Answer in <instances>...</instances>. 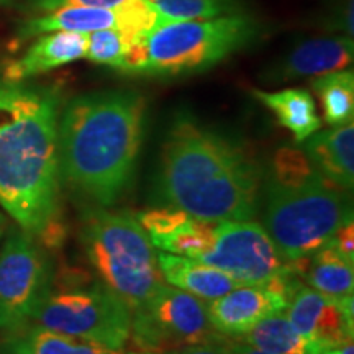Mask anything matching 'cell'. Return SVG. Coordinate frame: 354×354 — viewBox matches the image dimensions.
Returning a JSON list of instances; mask_svg holds the SVG:
<instances>
[{
  "mask_svg": "<svg viewBox=\"0 0 354 354\" xmlns=\"http://www.w3.org/2000/svg\"><path fill=\"white\" fill-rule=\"evenodd\" d=\"M127 354H156V353H148V351H131V353H127Z\"/></svg>",
  "mask_w": 354,
  "mask_h": 354,
  "instance_id": "obj_33",
  "label": "cell"
},
{
  "mask_svg": "<svg viewBox=\"0 0 354 354\" xmlns=\"http://www.w3.org/2000/svg\"><path fill=\"white\" fill-rule=\"evenodd\" d=\"M353 295L333 297L302 286L290 299L284 315L305 338L320 346H328L353 339Z\"/></svg>",
  "mask_w": 354,
  "mask_h": 354,
  "instance_id": "obj_13",
  "label": "cell"
},
{
  "mask_svg": "<svg viewBox=\"0 0 354 354\" xmlns=\"http://www.w3.org/2000/svg\"><path fill=\"white\" fill-rule=\"evenodd\" d=\"M28 325L110 349L130 339L131 308L97 277L71 272L57 281Z\"/></svg>",
  "mask_w": 354,
  "mask_h": 354,
  "instance_id": "obj_7",
  "label": "cell"
},
{
  "mask_svg": "<svg viewBox=\"0 0 354 354\" xmlns=\"http://www.w3.org/2000/svg\"><path fill=\"white\" fill-rule=\"evenodd\" d=\"M312 91L320 100L323 120L330 127H342L354 118V73L342 69L313 77Z\"/></svg>",
  "mask_w": 354,
  "mask_h": 354,
  "instance_id": "obj_23",
  "label": "cell"
},
{
  "mask_svg": "<svg viewBox=\"0 0 354 354\" xmlns=\"http://www.w3.org/2000/svg\"><path fill=\"white\" fill-rule=\"evenodd\" d=\"M300 279L322 294L343 297L353 295L354 264L338 254L333 248L325 246L307 258L297 259Z\"/></svg>",
  "mask_w": 354,
  "mask_h": 354,
  "instance_id": "obj_21",
  "label": "cell"
},
{
  "mask_svg": "<svg viewBox=\"0 0 354 354\" xmlns=\"http://www.w3.org/2000/svg\"><path fill=\"white\" fill-rule=\"evenodd\" d=\"M198 261L236 279L241 286L264 284L290 271L268 232L253 220H221L210 250Z\"/></svg>",
  "mask_w": 354,
  "mask_h": 354,
  "instance_id": "obj_10",
  "label": "cell"
},
{
  "mask_svg": "<svg viewBox=\"0 0 354 354\" xmlns=\"http://www.w3.org/2000/svg\"><path fill=\"white\" fill-rule=\"evenodd\" d=\"M165 21L207 20L233 15L240 10L236 0H146Z\"/></svg>",
  "mask_w": 354,
  "mask_h": 354,
  "instance_id": "obj_24",
  "label": "cell"
},
{
  "mask_svg": "<svg viewBox=\"0 0 354 354\" xmlns=\"http://www.w3.org/2000/svg\"><path fill=\"white\" fill-rule=\"evenodd\" d=\"M263 227L287 263L307 258L328 245L351 214L343 189L318 174L302 148L284 146L264 172Z\"/></svg>",
  "mask_w": 354,
  "mask_h": 354,
  "instance_id": "obj_4",
  "label": "cell"
},
{
  "mask_svg": "<svg viewBox=\"0 0 354 354\" xmlns=\"http://www.w3.org/2000/svg\"><path fill=\"white\" fill-rule=\"evenodd\" d=\"M162 20L146 0H127L117 7H63L35 17L21 25L19 38L28 39L53 32L91 33L104 28H120L138 39L156 28Z\"/></svg>",
  "mask_w": 354,
  "mask_h": 354,
  "instance_id": "obj_12",
  "label": "cell"
},
{
  "mask_svg": "<svg viewBox=\"0 0 354 354\" xmlns=\"http://www.w3.org/2000/svg\"><path fill=\"white\" fill-rule=\"evenodd\" d=\"M223 351L225 354H272L268 351H263V349L251 346V344H246L240 342V339H232L225 338L223 339Z\"/></svg>",
  "mask_w": 354,
  "mask_h": 354,
  "instance_id": "obj_30",
  "label": "cell"
},
{
  "mask_svg": "<svg viewBox=\"0 0 354 354\" xmlns=\"http://www.w3.org/2000/svg\"><path fill=\"white\" fill-rule=\"evenodd\" d=\"M8 2V0H0V3H7Z\"/></svg>",
  "mask_w": 354,
  "mask_h": 354,
  "instance_id": "obj_34",
  "label": "cell"
},
{
  "mask_svg": "<svg viewBox=\"0 0 354 354\" xmlns=\"http://www.w3.org/2000/svg\"><path fill=\"white\" fill-rule=\"evenodd\" d=\"M133 41L135 39L120 28L95 30V32L87 33L86 57L95 64L117 69Z\"/></svg>",
  "mask_w": 354,
  "mask_h": 354,
  "instance_id": "obj_25",
  "label": "cell"
},
{
  "mask_svg": "<svg viewBox=\"0 0 354 354\" xmlns=\"http://www.w3.org/2000/svg\"><path fill=\"white\" fill-rule=\"evenodd\" d=\"M354 59L353 38L322 37L304 39L282 55L263 74L268 84H282L300 79H313L335 71L348 69Z\"/></svg>",
  "mask_w": 354,
  "mask_h": 354,
  "instance_id": "obj_14",
  "label": "cell"
},
{
  "mask_svg": "<svg viewBox=\"0 0 354 354\" xmlns=\"http://www.w3.org/2000/svg\"><path fill=\"white\" fill-rule=\"evenodd\" d=\"M261 25L245 13L207 20L165 21L128 48L118 73L180 77L203 73L253 44Z\"/></svg>",
  "mask_w": 354,
  "mask_h": 354,
  "instance_id": "obj_5",
  "label": "cell"
},
{
  "mask_svg": "<svg viewBox=\"0 0 354 354\" xmlns=\"http://www.w3.org/2000/svg\"><path fill=\"white\" fill-rule=\"evenodd\" d=\"M220 338L223 336L212 326L205 302L169 284L131 310L130 339L140 351L165 354Z\"/></svg>",
  "mask_w": 354,
  "mask_h": 354,
  "instance_id": "obj_9",
  "label": "cell"
},
{
  "mask_svg": "<svg viewBox=\"0 0 354 354\" xmlns=\"http://www.w3.org/2000/svg\"><path fill=\"white\" fill-rule=\"evenodd\" d=\"M302 151L318 174L343 190L354 184V125L315 131L302 141Z\"/></svg>",
  "mask_w": 354,
  "mask_h": 354,
  "instance_id": "obj_17",
  "label": "cell"
},
{
  "mask_svg": "<svg viewBox=\"0 0 354 354\" xmlns=\"http://www.w3.org/2000/svg\"><path fill=\"white\" fill-rule=\"evenodd\" d=\"M158 264L167 284L210 302L241 286L236 279L202 261L158 251Z\"/></svg>",
  "mask_w": 354,
  "mask_h": 354,
  "instance_id": "obj_18",
  "label": "cell"
},
{
  "mask_svg": "<svg viewBox=\"0 0 354 354\" xmlns=\"http://www.w3.org/2000/svg\"><path fill=\"white\" fill-rule=\"evenodd\" d=\"M302 286V279L290 268L289 272L264 284L238 286L221 297L205 302L207 315L216 333L240 339L263 318L284 312Z\"/></svg>",
  "mask_w": 354,
  "mask_h": 354,
  "instance_id": "obj_11",
  "label": "cell"
},
{
  "mask_svg": "<svg viewBox=\"0 0 354 354\" xmlns=\"http://www.w3.org/2000/svg\"><path fill=\"white\" fill-rule=\"evenodd\" d=\"M253 95L276 115L279 125L287 128L299 143L322 128V118L318 117L315 102L307 88L290 87L277 92L254 88Z\"/></svg>",
  "mask_w": 354,
  "mask_h": 354,
  "instance_id": "obj_19",
  "label": "cell"
},
{
  "mask_svg": "<svg viewBox=\"0 0 354 354\" xmlns=\"http://www.w3.org/2000/svg\"><path fill=\"white\" fill-rule=\"evenodd\" d=\"M159 251L198 259L210 250L218 221L202 220L172 207H158L135 215Z\"/></svg>",
  "mask_w": 354,
  "mask_h": 354,
  "instance_id": "obj_15",
  "label": "cell"
},
{
  "mask_svg": "<svg viewBox=\"0 0 354 354\" xmlns=\"http://www.w3.org/2000/svg\"><path fill=\"white\" fill-rule=\"evenodd\" d=\"M3 354H125L123 349H110L99 344L73 338V336L55 333L37 325L6 333L0 343Z\"/></svg>",
  "mask_w": 354,
  "mask_h": 354,
  "instance_id": "obj_20",
  "label": "cell"
},
{
  "mask_svg": "<svg viewBox=\"0 0 354 354\" xmlns=\"http://www.w3.org/2000/svg\"><path fill=\"white\" fill-rule=\"evenodd\" d=\"M127 0H26L30 7L46 13L63 7H117Z\"/></svg>",
  "mask_w": 354,
  "mask_h": 354,
  "instance_id": "obj_28",
  "label": "cell"
},
{
  "mask_svg": "<svg viewBox=\"0 0 354 354\" xmlns=\"http://www.w3.org/2000/svg\"><path fill=\"white\" fill-rule=\"evenodd\" d=\"M146 100L136 91L91 92L61 109L63 184L99 207H112L130 189L145 138Z\"/></svg>",
  "mask_w": 354,
  "mask_h": 354,
  "instance_id": "obj_3",
  "label": "cell"
},
{
  "mask_svg": "<svg viewBox=\"0 0 354 354\" xmlns=\"http://www.w3.org/2000/svg\"><path fill=\"white\" fill-rule=\"evenodd\" d=\"M263 179V167L241 143L179 113L162 145L153 201L202 220H253Z\"/></svg>",
  "mask_w": 354,
  "mask_h": 354,
  "instance_id": "obj_1",
  "label": "cell"
},
{
  "mask_svg": "<svg viewBox=\"0 0 354 354\" xmlns=\"http://www.w3.org/2000/svg\"><path fill=\"white\" fill-rule=\"evenodd\" d=\"M318 354H354V344L351 342H343L336 344H328V346H320Z\"/></svg>",
  "mask_w": 354,
  "mask_h": 354,
  "instance_id": "obj_31",
  "label": "cell"
},
{
  "mask_svg": "<svg viewBox=\"0 0 354 354\" xmlns=\"http://www.w3.org/2000/svg\"><path fill=\"white\" fill-rule=\"evenodd\" d=\"M79 240L95 277L131 310L165 284L156 248L136 216L88 207L82 212Z\"/></svg>",
  "mask_w": 354,
  "mask_h": 354,
  "instance_id": "obj_6",
  "label": "cell"
},
{
  "mask_svg": "<svg viewBox=\"0 0 354 354\" xmlns=\"http://www.w3.org/2000/svg\"><path fill=\"white\" fill-rule=\"evenodd\" d=\"M61 92L25 81H0V207L39 236L61 216Z\"/></svg>",
  "mask_w": 354,
  "mask_h": 354,
  "instance_id": "obj_2",
  "label": "cell"
},
{
  "mask_svg": "<svg viewBox=\"0 0 354 354\" xmlns=\"http://www.w3.org/2000/svg\"><path fill=\"white\" fill-rule=\"evenodd\" d=\"M223 339H225V336L223 338L216 339V342L190 344V346L179 348V349H176V351H169L165 354H225Z\"/></svg>",
  "mask_w": 354,
  "mask_h": 354,
  "instance_id": "obj_29",
  "label": "cell"
},
{
  "mask_svg": "<svg viewBox=\"0 0 354 354\" xmlns=\"http://www.w3.org/2000/svg\"><path fill=\"white\" fill-rule=\"evenodd\" d=\"M0 354H3V353H0Z\"/></svg>",
  "mask_w": 354,
  "mask_h": 354,
  "instance_id": "obj_35",
  "label": "cell"
},
{
  "mask_svg": "<svg viewBox=\"0 0 354 354\" xmlns=\"http://www.w3.org/2000/svg\"><path fill=\"white\" fill-rule=\"evenodd\" d=\"M240 342L272 354H318L320 349V344L299 333L284 312L263 318L241 336Z\"/></svg>",
  "mask_w": 354,
  "mask_h": 354,
  "instance_id": "obj_22",
  "label": "cell"
},
{
  "mask_svg": "<svg viewBox=\"0 0 354 354\" xmlns=\"http://www.w3.org/2000/svg\"><path fill=\"white\" fill-rule=\"evenodd\" d=\"M87 33L53 32L39 38L20 56L10 61L3 69V79L12 82L26 81L39 74L50 73L61 66L86 57Z\"/></svg>",
  "mask_w": 354,
  "mask_h": 354,
  "instance_id": "obj_16",
  "label": "cell"
},
{
  "mask_svg": "<svg viewBox=\"0 0 354 354\" xmlns=\"http://www.w3.org/2000/svg\"><path fill=\"white\" fill-rule=\"evenodd\" d=\"M55 268L41 243L13 228L0 246V331L24 328L50 294Z\"/></svg>",
  "mask_w": 354,
  "mask_h": 354,
  "instance_id": "obj_8",
  "label": "cell"
},
{
  "mask_svg": "<svg viewBox=\"0 0 354 354\" xmlns=\"http://www.w3.org/2000/svg\"><path fill=\"white\" fill-rule=\"evenodd\" d=\"M353 0H336L333 6L326 10V19L322 21L323 28L353 38Z\"/></svg>",
  "mask_w": 354,
  "mask_h": 354,
  "instance_id": "obj_26",
  "label": "cell"
},
{
  "mask_svg": "<svg viewBox=\"0 0 354 354\" xmlns=\"http://www.w3.org/2000/svg\"><path fill=\"white\" fill-rule=\"evenodd\" d=\"M7 216L3 214H0V240H3V236H6L7 233Z\"/></svg>",
  "mask_w": 354,
  "mask_h": 354,
  "instance_id": "obj_32",
  "label": "cell"
},
{
  "mask_svg": "<svg viewBox=\"0 0 354 354\" xmlns=\"http://www.w3.org/2000/svg\"><path fill=\"white\" fill-rule=\"evenodd\" d=\"M326 246L333 248L338 254H342L344 259L354 264V221L353 212L344 216V220L336 228V232L331 236L330 243Z\"/></svg>",
  "mask_w": 354,
  "mask_h": 354,
  "instance_id": "obj_27",
  "label": "cell"
}]
</instances>
